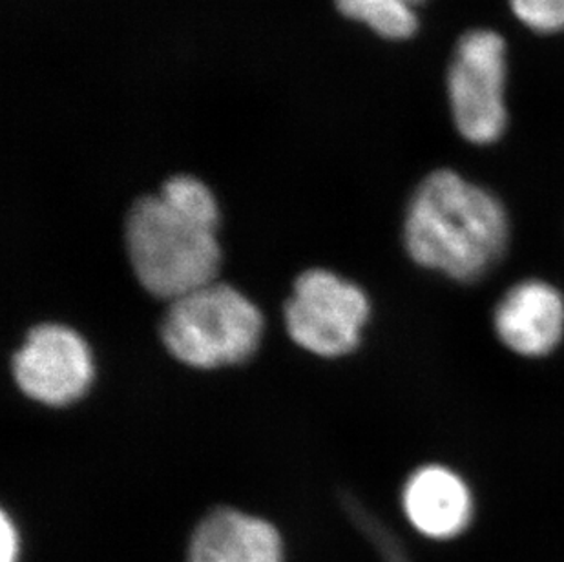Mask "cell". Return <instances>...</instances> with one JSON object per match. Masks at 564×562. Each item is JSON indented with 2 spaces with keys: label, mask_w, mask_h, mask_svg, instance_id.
Returning <instances> with one entry per match:
<instances>
[{
  "label": "cell",
  "mask_w": 564,
  "mask_h": 562,
  "mask_svg": "<svg viewBox=\"0 0 564 562\" xmlns=\"http://www.w3.org/2000/svg\"><path fill=\"white\" fill-rule=\"evenodd\" d=\"M424 0H336L338 10L349 19L368 24L386 39H410L419 28L415 8Z\"/></svg>",
  "instance_id": "obj_10"
},
{
  "label": "cell",
  "mask_w": 564,
  "mask_h": 562,
  "mask_svg": "<svg viewBox=\"0 0 564 562\" xmlns=\"http://www.w3.org/2000/svg\"><path fill=\"white\" fill-rule=\"evenodd\" d=\"M369 314V298L360 287L335 272L311 269L294 283L285 325L300 347L336 358L357 349Z\"/></svg>",
  "instance_id": "obj_5"
},
{
  "label": "cell",
  "mask_w": 564,
  "mask_h": 562,
  "mask_svg": "<svg viewBox=\"0 0 564 562\" xmlns=\"http://www.w3.org/2000/svg\"><path fill=\"white\" fill-rule=\"evenodd\" d=\"M494 329L506 349L516 355H552L564 338L563 292L541 278L519 281L497 303Z\"/></svg>",
  "instance_id": "obj_7"
},
{
  "label": "cell",
  "mask_w": 564,
  "mask_h": 562,
  "mask_svg": "<svg viewBox=\"0 0 564 562\" xmlns=\"http://www.w3.org/2000/svg\"><path fill=\"white\" fill-rule=\"evenodd\" d=\"M402 508L421 536L452 541L471 525L475 499L460 473L444 464H426L408 478Z\"/></svg>",
  "instance_id": "obj_8"
},
{
  "label": "cell",
  "mask_w": 564,
  "mask_h": 562,
  "mask_svg": "<svg viewBox=\"0 0 564 562\" xmlns=\"http://www.w3.org/2000/svg\"><path fill=\"white\" fill-rule=\"evenodd\" d=\"M218 227V218L194 213L161 192L138 199L128 213L124 239L139 283L171 302L214 283L221 263Z\"/></svg>",
  "instance_id": "obj_2"
},
{
  "label": "cell",
  "mask_w": 564,
  "mask_h": 562,
  "mask_svg": "<svg viewBox=\"0 0 564 562\" xmlns=\"http://www.w3.org/2000/svg\"><path fill=\"white\" fill-rule=\"evenodd\" d=\"M510 238V216L501 199L455 170L424 177L405 210L404 245L411 260L466 285L505 260Z\"/></svg>",
  "instance_id": "obj_1"
},
{
  "label": "cell",
  "mask_w": 564,
  "mask_h": 562,
  "mask_svg": "<svg viewBox=\"0 0 564 562\" xmlns=\"http://www.w3.org/2000/svg\"><path fill=\"white\" fill-rule=\"evenodd\" d=\"M263 318L254 303L227 283H208L177 298L161 336L174 358L199 369L232 366L254 355Z\"/></svg>",
  "instance_id": "obj_3"
},
{
  "label": "cell",
  "mask_w": 564,
  "mask_h": 562,
  "mask_svg": "<svg viewBox=\"0 0 564 562\" xmlns=\"http://www.w3.org/2000/svg\"><path fill=\"white\" fill-rule=\"evenodd\" d=\"M22 393L46 406H68L90 388L94 360L85 339L64 325H39L13 358Z\"/></svg>",
  "instance_id": "obj_6"
},
{
  "label": "cell",
  "mask_w": 564,
  "mask_h": 562,
  "mask_svg": "<svg viewBox=\"0 0 564 562\" xmlns=\"http://www.w3.org/2000/svg\"><path fill=\"white\" fill-rule=\"evenodd\" d=\"M21 552V541H19V530L15 522L10 519V515L2 514L0 519V562L19 561Z\"/></svg>",
  "instance_id": "obj_12"
},
{
  "label": "cell",
  "mask_w": 564,
  "mask_h": 562,
  "mask_svg": "<svg viewBox=\"0 0 564 562\" xmlns=\"http://www.w3.org/2000/svg\"><path fill=\"white\" fill-rule=\"evenodd\" d=\"M517 19L539 33L564 32V0H510Z\"/></svg>",
  "instance_id": "obj_11"
},
{
  "label": "cell",
  "mask_w": 564,
  "mask_h": 562,
  "mask_svg": "<svg viewBox=\"0 0 564 562\" xmlns=\"http://www.w3.org/2000/svg\"><path fill=\"white\" fill-rule=\"evenodd\" d=\"M506 44L491 30L464 33L447 72V97L458 133L474 144L499 141L508 125Z\"/></svg>",
  "instance_id": "obj_4"
},
{
  "label": "cell",
  "mask_w": 564,
  "mask_h": 562,
  "mask_svg": "<svg viewBox=\"0 0 564 562\" xmlns=\"http://www.w3.org/2000/svg\"><path fill=\"white\" fill-rule=\"evenodd\" d=\"M188 562H283V542L267 520L221 508L197 526Z\"/></svg>",
  "instance_id": "obj_9"
}]
</instances>
